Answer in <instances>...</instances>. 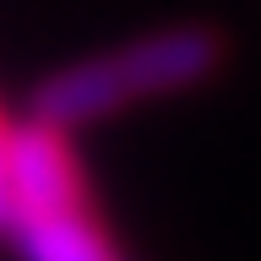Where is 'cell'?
<instances>
[{"mask_svg":"<svg viewBox=\"0 0 261 261\" xmlns=\"http://www.w3.org/2000/svg\"><path fill=\"white\" fill-rule=\"evenodd\" d=\"M0 240L11 245L16 261H125L114 228L98 212V196L65 201V207L11 212V223L0 228Z\"/></svg>","mask_w":261,"mask_h":261,"instance_id":"2","label":"cell"},{"mask_svg":"<svg viewBox=\"0 0 261 261\" xmlns=\"http://www.w3.org/2000/svg\"><path fill=\"white\" fill-rule=\"evenodd\" d=\"M228 60V38L207 22H174V28L142 33L109 55H87L60 71H49L28 93V114L60 130H87L125 109H142L152 98L191 93L212 82Z\"/></svg>","mask_w":261,"mask_h":261,"instance_id":"1","label":"cell"},{"mask_svg":"<svg viewBox=\"0 0 261 261\" xmlns=\"http://www.w3.org/2000/svg\"><path fill=\"white\" fill-rule=\"evenodd\" d=\"M6 169H11V114L0 103V228L11 218V179H6Z\"/></svg>","mask_w":261,"mask_h":261,"instance_id":"3","label":"cell"}]
</instances>
